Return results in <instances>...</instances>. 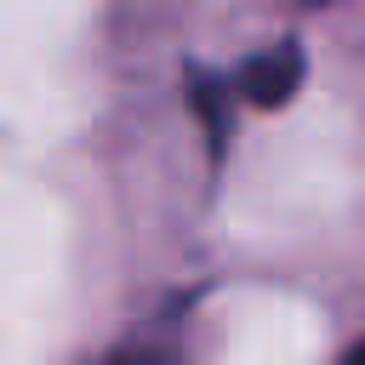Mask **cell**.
<instances>
[{"label": "cell", "instance_id": "obj_1", "mask_svg": "<svg viewBox=\"0 0 365 365\" xmlns=\"http://www.w3.org/2000/svg\"><path fill=\"white\" fill-rule=\"evenodd\" d=\"M302 86V46H274V51H257L245 68H240V91H245V103H257V108H279L291 91Z\"/></svg>", "mask_w": 365, "mask_h": 365}, {"label": "cell", "instance_id": "obj_2", "mask_svg": "<svg viewBox=\"0 0 365 365\" xmlns=\"http://www.w3.org/2000/svg\"><path fill=\"white\" fill-rule=\"evenodd\" d=\"M114 365H165V359H160V354H120Z\"/></svg>", "mask_w": 365, "mask_h": 365}, {"label": "cell", "instance_id": "obj_3", "mask_svg": "<svg viewBox=\"0 0 365 365\" xmlns=\"http://www.w3.org/2000/svg\"><path fill=\"white\" fill-rule=\"evenodd\" d=\"M342 365H365V342H354V348L342 354Z\"/></svg>", "mask_w": 365, "mask_h": 365}]
</instances>
